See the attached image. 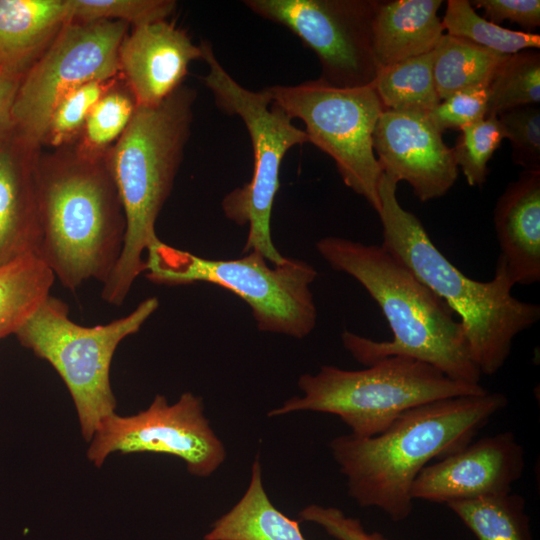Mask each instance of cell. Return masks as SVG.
Masks as SVG:
<instances>
[{
	"label": "cell",
	"instance_id": "277c9868",
	"mask_svg": "<svg viewBox=\"0 0 540 540\" xmlns=\"http://www.w3.org/2000/svg\"><path fill=\"white\" fill-rule=\"evenodd\" d=\"M41 225L38 257L63 287L89 280L102 284L123 250L126 217L105 156L77 150L38 156Z\"/></svg>",
	"mask_w": 540,
	"mask_h": 540
},
{
	"label": "cell",
	"instance_id": "44dd1931",
	"mask_svg": "<svg viewBox=\"0 0 540 540\" xmlns=\"http://www.w3.org/2000/svg\"><path fill=\"white\" fill-rule=\"evenodd\" d=\"M299 522L285 516L270 501L257 456L246 492L231 510L214 522L204 540H307Z\"/></svg>",
	"mask_w": 540,
	"mask_h": 540
},
{
	"label": "cell",
	"instance_id": "ba28073f",
	"mask_svg": "<svg viewBox=\"0 0 540 540\" xmlns=\"http://www.w3.org/2000/svg\"><path fill=\"white\" fill-rule=\"evenodd\" d=\"M158 306V298L149 297L128 315L83 326L71 320L63 300L49 295L15 332L19 343L47 361L65 383L86 442L116 412L110 367L118 345L138 332Z\"/></svg>",
	"mask_w": 540,
	"mask_h": 540
},
{
	"label": "cell",
	"instance_id": "f546056e",
	"mask_svg": "<svg viewBox=\"0 0 540 540\" xmlns=\"http://www.w3.org/2000/svg\"><path fill=\"white\" fill-rule=\"evenodd\" d=\"M459 131L452 148L456 164L468 185L482 186L489 174L488 163L504 139L499 120L497 116H487Z\"/></svg>",
	"mask_w": 540,
	"mask_h": 540
},
{
	"label": "cell",
	"instance_id": "ac0fdd59",
	"mask_svg": "<svg viewBox=\"0 0 540 540\" xmlns=\"http://www.w3.org/2000/svg\"><path fill=\"white\" fill-rule=\"evenodd\" d=\"M494 228L502 261L513 281L540 280V172L523 170L498 197Z\"/></svg>",
	"mask_w": 540,
	"mask_h": 540
},
{
	"label": "cell",
	"instance_id": "d6a6232c",
	"mask_svg": "<svg viewBox=\"0 0 540 540\" xmlns=\"http://www.w3.org/2000/svg\"><path fill=\"white\" fill-rule=\"evenodd\" d=\"M488 86L472 87L450 95L427 116L442 134L447 129H458L487 117Z\"/></svg>",
	"mask_w": 540,
	"mask_h": 540
},
{
	"label": "cell",
	"instance_id": "5b68a950",
	"mask_svg": "<svg viewBox=\"0 0 540 540\" xmlns=\"http://www.w3.org/2000/svg\"><path fill=\"white\" fill-rule=\"evenodd\" d=\"M197 93L180 86L161 103L137 106L119 139L105 155L126 217L122 253L102 284V299L121 305L145 271L143 254L158 237L157 217L169 197L193 121Z\"/></svg>",
	"mask_w": 540,
	"mask_h": 540
},
{
	"label": "cell",
	"instance_id": "1f68e13d",
	"mask_svg": "<svg viewBox=\"0 0 540 540\" xmlns=\"http://www.w3.org/2000/svg\"><path fill=\"white\" fill-rule=\"evenodd\" d=\"M504 138L511 144L515 165L525 171L540 172V107L524 105L497 115Z\"/></svg>",
	"mask_w": 540,
	"mask_h": 540
},
{
	"label": "cell",
	"instance_id": "e0dca14e",
	"mask_svg": "<svg viewBox=\"0 0 540 540\" xmlns=\"http://www.w3.org/2000/svg\"><path fill=\"white\" fill-rule=\"evenodd\" d=\"M38 150L11 133L0 138V266L38 256Z\"/></svg>",
	"mask_w": 540,
	"mask_h": 540
},
{
	"label": "cell",
	"instance_id": "5bb4252c",
	"mask_svg": "<svg viewBox=\"0 0 540 540\" xmlns=\"http://www.w3.org/2000/svg\"><path fill=\"white\" fill-rule=\"evenodd\" d=\"M524 449L511 431L483 437L425 466L415 478L414 500L448 504L512 492L524 471Z\"/></svg>",
	"mask_w": 540,
	"mask_h": 540
},
{
	"label": "cell",
	"instance_id": "83f0119b",
	"mask_svg": "<svg viewBox=\"0 0 540 540\" xmlns=\"http://www.w3.org/2000/svg\"><path fill=\"white\" fill-rule=\"evenodd\" d=\"M136 109L135 99L118 82L106 92L91 110L76 150L88 157H103L128 126Z\"/></svg>",
	"mask_w": 540,
	"mask_h": 540
},
{
	"label": "cell",
	"instance_id": "6da1fadb",
	"mask_svg": "<svg viewBox=\"0 0 540 540\" xmlns=\"http://www.w3.org/2000/svg\"><path fill=\"white\" fill-rule=\"evenodd\" d=\"M316 249L332 269L356 279L379 305L393 337L375 341L345 330L344 348L369 366L403 355L428 363L453 380L480 384L463 326L454 312L381 245L328 236Z\"/></svg>",
	"mask_w": 540,
	"mask_h": 540
},
{
	"label": "cell",
	"instance_id": "8fae6325",
	"mask_svg": "<svg viewBox=\"0 0 540 540\" xmlns=\"http://www.w3.org/2000/svg\"><path fill=\"white\" fill-rule=\"evenodd\" d=\"M128 24L70 21L22 76L11 108V134L39 148L59 101L73 89L120 75L118 52Z\"/></svg>",
	"mask_w": 540,
	"mask_h": 540
},
{
	"label": "cell",
	"instance_id": "9a60e30c",
	"mask_svg": "<svg viewBox=\"0 0 540 540\" xmlns=\"http://www.w3.org/2000/svg\"><path fill=\"white\" fill-rule=\"evenodd\" d=\"M373 148L382 173L397 183L407 182L422 202L444 196L458 178L453 149L427 114L384 110Z\"/></svg>",
	"mask_w": 540,
	"mask_h": 540
},
{
	"label": "cell",
	"instance_id": "3957f363",
	"mask_svg": "<svg viewBox=\"0 0 540 540\" xmlns=\"http://www.w3.org/2000/svg\"><path fill=\"white\" fill-rule=\"evenodd\" d=\"M397 185L382 173L381 247L460 318L470 355L481 374H496L506 363L515 337L539 320L540 306L512 295L515 284L499 259L490 281H476L462 273L438 250L421 221L401 206Z\"/></svg>",
	"mask_w": 540,
	"mask_h": 540
},
{
	"label": "cell",
	"instance_id": "7c38bea8",
	"mask_svg": "<svg viewBox=\"0 0 540 540\" xmlns=\"http://www.w3.org/2000/svg\"><path fill=\"white\" fill-rule=\"evenodd\" d=\"M256 15L289 29L317 56L320 80L339 88L374 82L372 23L378 0H246Z\"/></svg>",
	"mask_w": 540,
	"mask_h": 540
},
{
	"label": "cell",
	"instance_id": "52a82bcc",
	"mask_svg": "<svg viewBox=\"0 0 540 540\" xmlns=\"http://www.w3.org/2000/svg\"><path fill=\"white\" fill-rule=\"evenodd\" d=\"M146 277L167 286L211 283L239 296L251 308L260 331L304 338L314 329L317 310L310 285L317 271L287 258L269 266L256 251L230 260H212L171 247L159 238L148 247Z\"/></svg>",
	"mask_w": 540,
	"mask_h": 540
},
{
	"label": "cell",
	"instance_id": "30bf717a",
	"mask_svg": "<svg viewBox=\"0 0 540 540\" xmlns=\"http://www.w3.org/2000/svg\"><path fill=\"white\" fill-rule=\"evenodd\" d=\"M266 88L275 105L305 124L308 142L333 159L344 184L378 213L382 170L373 133L384 108L373 84L339 88L317 79Z\"/></svg>",
	"mask_w": 540,
	"mask_h": 540
},
{
	"label": "cell",
	"instance_id": "cb8c5ba5",
	"mask_svg": "<svg viewBox=\"0 0 540 540\" xmlns=\"http://www.w3.org/2000/svg\"><path fill=\"white\" fill-rule=\"evenodd\" d=\"M434 52L378 70L372 83L384 110L428 114L439 103L433 76Z\"/></svg>",
	"mask_w": 540,
	"mask_h": 540
},
{
	"label": "cell",
	"instance_id": "836d02e7",
	"mask_svg": "<svg viewBox=\"0 0 540 540\" xmlns=\"http://www.w3.org/2000/svg\"><path fill=\"white\" fill-rule=\"evenodd\" d=\"M300 521L313 522L337 540H388L379 532H368L361 521L336 507L311 504L299 513Z\"/></svg>",
	"mask_w": 540,
	"mask_h": 540
},
{
	"label": "cell",
	"instance_id": "f1b7e54d",
	"mask_svg": "<svg viewBox=\"0 0 540 540\" xmlns=\"http://www.w3.org/2000/svg\"><path fill=\"white\" fill-rule=\"evenodd\" d=\"M117 82V77L92 81L68 92L50 117L43 143L61 147L81 135L93 107Z\"/></svg>",
	"mask_w": 540,
	"mask_h": 540
},
{
	"label": "cell",
	"instance_id": "2e32d148",
	"mask_svg": "<svg viewBox=\"0 0 540 540\" xmlns=\"http://www.w3.org/2000/svg\"><path fill=\"white\" fill-rule=\"evenodd\" d=\"M203 59L185 30L166 20L133 28L119 47L120 75L137 106L161 103L182 86L191 62Z\"/></svg>",
	"mask_w": 540,
	"mask_h": 540
},
{
	"label": "cell",
	"instance_id": "4316f807",
	"mask_svg": "<svg viewBox=\"0 0 540 540\" xmlns=\"http://www.w3.org/2000/svg\"><path fill=\"white\" fill-rule=\"evenodd\" d=\"M487 116L509 109L540 103V53L527 49L509 55L494 74L489 86Z\"/></svg>",
	"mask_w": 540,
	"mask_h": 540
},
{
	"label": "cell",
	"instance_id": "e575fe53",
	"mask_svg": "<svg viewBox=\"0 0 540 540\" xmlns=\"http://www.w3.org/2000/svg\"><path fill=\"white\" fill-rule=\"evenodd\" d=\"M471 5L484 11V18L499 25L503 21L525 28L540 26L539 0H474Z\"/></svg>",
	"mask_w": 540,
	"mask_h": 540
},
{
	"label": "cell",
	"instance_id": "9c48e42d",
	"mask_svg": "<svg viewBox=\"0 0 540 540\" xmlns=\"http://www.w3.org/2000/svg\"><path fill=\"white\" fill-rule=\"evenodd\" d=\"M208 72L202 77L216 105L244 123L252 144L253 173L250 181L228 193L221 207L225 216L238 225L249 226L243 252L256 251L273 265L286 257L276 249L271 237V214L280 187V167L287 152L308 142L304 130L275 105L267 88L253 91L238 83L217 59L208 41L200 43Z\"/></svg>",
	"mask_w": 540,
	"mask_h": 540
},
{
	"label": "cell",
	"instance_id": "7a4b0ae2",
	"mask_svg": "<svg viewBox=\"0 0 540 540\" xmlns=\"http://www.w3.org/2000/svg\"><path fill=\"white\" fill-rule=\"evenodd\" d=\"M507 403L503 393L488 390L436 400L407 410L375 436L342 435L329 447L349 496L399 522L413 510L410 490L420 471L469 444Z\"/></svg>",
	"mask_w": 540,
	"mask_h": 540
},
{
	"label": "cell",
	"instance_id": "d6986e66",
	"mask_svg": "<svg viewBox=\"0 0 540 540\" xmlns=\"http://www.w3.org/2000/svg\"><path fill=\"white\" fill-rule=\"evenodd\" d=\"M442 0L378 1L372 48L378 70L434 50L444 35Z\"/></svg>",
	"mask_w": 540,
	"mask_h": 540
},
{
	"label": "cell",
	"instance_id": "7402d4cb",
	"mask_svg": "<svg viewBox=\"0 0 540 540\" xmlns=\"http://www.w3.org/2000/svg\"><path fill=\"white\" fill-rule=\"evenodd\" d=\"M433 76L440 101L460 90L489 86L509 55L444 34L433 50Z\"/></svg>",
	"mask_w": 540,
	"mask_h": 540
},
{
	"label": "cell",
	"instance_id": "4dcf8cb0",
	"mask_svg": "<svg viewBox=\"0 0 540 540\" xmlns=\"http://www.w3.org/2000/svg\"><path fill=\"white\" fill-rule=\"evenodd\" d=\"M70 21L115 20L133 27L166 20L177 6L173 0H67Z\"/></svg>",
	"mask_w": 540,
	"mask_h": 540
},
{
	"label": "cell",
	"instance_id": "484cf974",
	"mask_svg": "<svg viewBox=\"0 0 540 540\" xmlns=\"http://www.w3.org/2000/svg\"><path fill=\"white\" fill-rule=\"evenodd\" d=\"M442 24L447 34L504 55L540 48L539 34L494 24L478 15L469 0H448Z\"/></svg>",
	"mask_w": 540,
	"mask_h": 540
},
{
	"label": "cell",
	"instance_id": "d590c367",
	"mask_svg": "<svg viewBox=\"0 0 540 540\" xmlns=\"http://www.w3.org/2000/svg\"><path fill=\"white\" fill-rule=\"evenodd\" d=\"M22 76L0 70V138L11 132V108Z\"/></svg>",
	"mask_w": 540,
	"mask_h": 540
},
{
	"label": "cell",
	"instance_id": "ffe728a7",
	"mask_svg": "<svg viewBox=\"0 0 540 540\" xmlns=\"http://www.w3.org/2000/svg\"><path fill=\"white\" fill-rule=\"evenodd\" d=\"M68 22L67 0H0V70L24 75Z\"/></svg>",
	"mask_w": 540,
	"mask_h": 540
},
{
	"label": "cell",
	"instance_id": "603a6c76",
	"mask_svg": "<svg viewBox=\"0 0 540 540\" xmlns=\"http://www.w3.org/2000/svg\"><path fill=\"white\" fill-rule=\"evenodd\" d=\"M55 276L35 254L0 266V339L19 327L50 295Z\"/></svg>",
	"mask_w": 540,
	"mask_h": 540
},
{
	"label": "cell",
	"instance_id": "8992f818",
	"mask_svg": "<svg viewBox=\"0 0 540 540\" xmlns=\"http://www.w3.org/2000/svg\"><path fill=\"white\" fill-rule=\"evenodd\" d=\"M303 396H294L269 416L315 411L338 416L356 437H372L387 429L401 414L414 407L445 398L480 394L481 384L453 380L439 369L396 355L362 370L324 365L316 374L298 380Z\"/></svg>",
	"mask_w": 540,
	"mask_h": 540
},
{
	"label": "cell",
	"instance_id": "d4e9b609",
	"mask_svg": "<svg viewBox=\"0 0 540 540\" xmlns=\"http://www.w3.org/2000/svg\"><path fill=\"white\" fill-rule=\"evenodd\" d=\"M478 540H531L525 500L516 493L446 504Z\"/></svg>",
	"mask_w": 540,
	"mask_h": 540
},
{
	"label": "cell",
	"instance_id": "4fadbf2b",
	"mask_svg": "<svg viewBox=\"0 0 540 540\" xmlns=\"http://www.w3.org/2000/svg\"><path fill=\"white\" fill-rule=\"evenodd\" d=\"M150 452L182 459L190 474L207 477L224 462L222 441L204 415L200 397L184 392L169 404L163 395L134 415L106 417L89 442L87 458L101 467L111 454Z\"/></svg>",
	"mask_w": 540,
	"mask_h": 540
}]
</instances>
